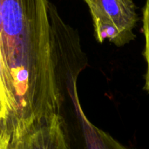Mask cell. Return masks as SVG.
<instances>
[{
	"mask_svg": "<svg viewBox=\"0 0 149 149\" xmlns=\"http://www.w3.org/2000/svg\"><path fill=\"white\" fill-rule=\"evenodd\" d=\"M87 65L78 33L48 0H0V80L13 138L60 116L66 86Z\"/></svg>",
	"mask_w": 149,
	"mask_h": 149,
	"instance_id": "6da1fadb",
	"label": "cell"
},
{
	"mask_svg": "<svg viewBox=\"0 0 149 149\" xmlns=\"http://www.w3.org/2000/svg\"><path fill=\"white\" fill-rule=\"evenodd\" d=\"M0 149H10V140L0 123Z\"/></svg>",
	"mask_w": 149,
	"mask_h": 149,
	"instance_id": "52a82bcc",
	"label": "cell"
},
{
	"mask_svg": "<svg viewBox=\"0 0 149 149\" xmlns=\"http://www.w3.org/2000/svg\"><path fill=\"white\" fill-rule=\"evenodd\" d=\"M143 32L145 36L144 57L147 62V72L145 74L144 90L149 93V0H146L143 10Z\"/></svg>",
	"mask_w": 149,
	"mask_h": 149,
	"instance_id": "5b68a950",
	"label": "cell"
},
{
	"mask_svg": "<svg viewBox=\"0 0 149 149\" xmlns=\"http://www.w3.org/2000/svg\"><path fill=\"white\" fill-rule=\"evenodd\" d=\"M77 81L78 79H75L67 84L66 93L72 107L80 149H131L89 120L79 101Z\"/></svg>",
	"mask_w": 149,
	"mask_h": 149,
	"instance_id": "277c9868",
	"label": "cell"
},
{
	"mask_svg": "<svg viewBox=\"0 0 149 149\" xmlns=\"http://www.w3.org/2000/svg\"><path fill=\"white\" fill-rule=\"evenodd\" d=\"M93 22L96 39H107L116 46H123L135 38L134 29L138 21L132 0H84Z\"/></svg>",
	"mask_w": 149,
	"mask_h": 149,
	"instance_id": "7a4b0ae2",
	"label": "cell"
},
{
	"mask_svg": "<svg viewBox=\"0 0 149 149\" xmlns=\"http://www.w3.org/2000/svg\"><path fill=\"white\" fill-rule=\"evenodd\" d=\"M10 149H71L62 115L53 116L18 134Z\"/></svg>",
	"mask_w": 149,
	"mask_h": 149,
	"instance_id": "3957f363",
	"label": "cell"
},
{
	"mask_svg": "<svg viewBox=\"0 0 149 149\" xmlns=\"http://www.w3.org/2000/svg\"><path fill=\"white\" fill-rule=\"evenodd\" d=\"M6 115H7V108H6L3 87H2V84H1V80H0V123H1V125H3V122L5 121Z\"/></svg>",
	"mask_w": 149,
	"mask_h": 149,
	"instance_id": "8992f818",
	"label": "cell"
}]
</instances>
